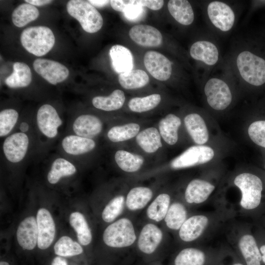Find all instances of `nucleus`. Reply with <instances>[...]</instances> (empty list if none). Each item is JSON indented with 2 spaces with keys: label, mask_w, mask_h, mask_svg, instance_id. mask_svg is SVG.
<instances>
[{
  "label": "nucleus",
  "mask_w": 265,
  "mask_h": 265,
  "mask_svg": "<svg viewBox=\"0 0 265 265\" xmlns=\"http://www.w3.org/2000/svg\"><path fill=\"white\" fill-rule=\"evenodd\" d=\"M228 73L241 82L255 86L265 83V59L242 45L230 57Z\"/></svg>",
  "instance_id": "nucleus-1"
},
{
  "label": "nucleus",
  "mask_w": 265,
  "mask_h": 265,
  "mask_svg": "<svg viewBox=\"0 0 265 265\" xmlns=\"http://www.w3.org/2000/svg\"><path fill=\"white\" fill-rule=\"evenodd\" d=\"M21 42L29 53L37 56L47 54L53 48L55 37L52 30L45 26H34L24 29Z\"/></svg>",
  "instance_id": "nucleus-2"
},
{
  "label": "nucleus",
  "mask_w": 265,
  "mask_h": 265,
  "mask_svg": "<svg viewBox=\"0 0 265 265\" xmlns=\"http://www.w3.org/2000/svg\"><path fill=\"white\" fill-rule=\"evenodd\" d=\"M205 13L209 24L219 33L229 32L235 25L236 12L227 2L221 0L211 1L206 6Z\"/></svg>",
  "instance_id": "nucleus-3"
},
{
  "label": "nucleus",
  "mask_w": 265,
  "mask_h": 265,
  "mask_svg": "<svg viewBox=\"0 0 265 265\" xmlns=\"http://www.w3.org/2000/svg\"><path fill=\"white\" fill-rule=\"evenodd\" d=\"M68 14L77 20L83 29L93 33L98 31L103 25V19L96 8L88 1L71 0L67 4Z\"/></svg>",
  "instance_id": "nucleus-4"
},
{
  "label": "nucleus",
  "mask_w": 265,
  "mask_h": 265,
  "mask_svg": "<svg viewBox=\"0 0 265 265\" xmlns=\"http://www.w3.org/2000/svg\"><path fill=\"white\" fill-rule=\"evenodd\" d=\"M224 76L210 77L204 86V92L208 105L213 109L221 111L227 108L233 100L229 83Z\"/></svg>",
  "instance_id": "nucleus-5"
},
{
  "label": "nucleus",
  "mask_w": 265,
  "mask_h": 265,
  "mask_svg": "<svg viewBox=\"0 0 265 265\" xmlns=\"http://www.w3.org/2000/svg\"><path fill=\"white\" fill-rule=\"evenodd\" d=\"M136 238L132 223L129 218L125 217L109 225L103 235L104 243L113 248L129 247L133 244Z\"/></svg>",
  "instance_id": "nucleus-6"
},
{
  "label": "nucleus",
  "mask_w": 265,
  "mask_h": 265,
  "mask_svg": "<svg viewBox=\"0 0 265 265\" xmlns=\"http://www.w3.org/2000/svg\"><path fill=\"white\" fill-rule=\"evenodd\" d=\"M234 184L241 191L240 204L243 208L252 210L260 205L263 183L258 176L249 173H242L235 178Z\"/></svg>",
  "instance_id": "nucleus-7"
},
{
  "label": "nucleus",
  "mask_w": 265,
  "mask_h": 265,
  "mask_svg": "<svg viewBox=\"0 0 265 265\" xmlns=\"http://www.w3.org/2000/svg\"><path fill=\"white\" fill-rule=\"evenodd\" d=\"M34 121L38 132L48 140H53L58 137L64 123L57 110L48 104L38 108Z\"/></svg>",
  "instance_id": "nucleus-8"
},
{
  "label": "nucleus",
  "mask_w": 265,
  "mask_h": 265,
  "mask_svg": "<svg viewBox=\"0 0 265 265\" xmlns=\"http://www.w3.org/2000/svg\"><path fill=\"white\" fill-rule=\"evenodd\" d=\"M29 136L18 131L4 138L2 151L6 160L12 164H18L26 159L31 146Z\"/></svg>",
  "instance_id": "nucleus-9"
},
{
  "label": "nucleus",
  "mask_w": 265,
  "mask_h": 265,
  "mask_svg": "<svg viewBox=\"0 0 265 265\" xmlns=\"http://www.w3.org/2000/svg\"><path fill=\"white\" fill-rule=\"evenodd\" d=\"M189 54L206 70H211L215 67L221 58L220 50L215 41L205 37L195 41L191 45Z\"/></svg>",
  "instance_id": "nucleus-10"
},
{
  "label": "nucleus",
  "mask_w": 265,
  "mask_h": 265,
  "mask_svg": "<svg viewBox=\"0 0 265 265\" xmlns=\"http://www.w3.org/2000/svg\"><path fill=\"white\" fill-rule=\"evenodd\" d=\"M214 156L212 148L204 145L191 146L170 163L172 168L179 169L202 164L211 160Z\"/></svg>",
  "instance_id": "nucleus-11"
},
{
  "label": "nucleus",
  "mask_w": 265,
  "mask_h": 265,
  "mask_svg": "<svg viewBox=\"0 0 265 265\" xmlns=\"http://www.w3.org/2000/svg\"><path fill=\"white\" fill-rule=\"evenodd\" d=\"M33 66L38 74L53 85L63 82L69 75L66 66L54 60L37 58L34 60Z\"/></svg>",
  "instance_id": "nucleus-12"
},
{
  "label": "nucleus",
  "mask_w": 265,
  "mask_h": 265,
  "mask_svg": "<svg viewBox=\"0 0 265 265\" xmlns=\"http://www.w3.org/2000/svg\"><path fill=\"white\" fill-rule=\"evenodd\" d=\"M144 63L149 73L158 80H167L172 75V63L161 53L153 51L146 52Z\"/></svg>",
  "instance_id": "nucleus-13"
},
{
  "label": "nucleus",
  "mask_w": 265,
  "mask_h": 265,
  "mask_svg": "<svg viewBox=\"0 0 265 265\" xmlns=\"http://www.w3.org/2000/svg\"><path fill=\"white\" fill-rule=\"evenodd\" d=\"M103 127L101 120L97 116L90 114H80L73 120L71 133L93 139L101 133Z\"/></svg>",
  "instance_id": "nucleus-14"
},
{
  "label": "nucleus",
  "mask_w": 265,
  "mask_h": 265,
  "mask_svg": "<svg viewBox=\"0 0 265 265\" xmlns=\"http://www.w3.org/2000/svg\"><path fill=\"white\" fill-rule=\"evenodd\" d=\"M96 143L93 139L72 133L65 135L61 140L60 147L63 153L72 157H80L92 151Z\"/></svg>",
  "instance_id": "nucleus-15"
},
{
  "label": "nucleus",
  "mask_w": 265,
  "mask_h": 265,
  "mask_svg": "<svg viewBox=\"0 0 265 265\" xmlns=\"http://www.w3.org/2000/svg\"><path fill=\"white\" fill-rule=\"evenodd\" d=\"M36 220L38 237L37 245L42 250L48 248L52 243L55 234V226L50 212L41 208L37 212Z\"/></svg>",
  "instance_id": "nucleus-16"
},
{
  "label": "nucleus",
  "mask_w": 265,
  "mask_h": 265,
  "mask_svg": "<svg viewBox=\"0 0 265 265\" xmlns=\"http://www.w3.org/2000/svg\"><path fill=\"white\" fill-rule=\"evenodd\" d=\"M129 34L134 42L143 47H158L162 42V36L160 31L149 25H135L131 28Z\"/></svg>",
  "instance_id": "nucleus-17"
},
{
  "label": "nucleus",
  "mask_w": 265,
  "mask_h": 265,
  "mask_svg": "<svg viewBox=\"0 0 265 265\" xmlns=\"http://www.w3.org/2000/svg\"><path fill=\"white\" fill-rule=\"evenodd\" d=\"M17 239L23 249H33L38 242V231L36 219L28 216L21 222L16 232Z\"/></svg>",
  "instance_id": "nucleus-18"
},
{
  "label": "nucleus",
  "mask_w": 265,
  "mask_h": 265,
  "mask_svg": "<svg viewBox=\"0 0 265 265\" xmlns=\"http://www.w3.org/2000/svg\"><path fill=\"white\" fill-rule=\"evenodd\" d=\"M163 234L157 225L148 223L144 226L139 234L137 246L143 253L151 254L154 253L160 244Z\"/></svg>",
  "instance_id": "nucleus-19"
},
{
  "label": "nucleus",
  "mask_w": 265,
  "mask_h": 265,
  "mask_svg": "<svg viewBox=\"0 0 265 265\" xmlns=\"http://www.w3.org/2000/svg\"><path fill=\"white\" fill-rule=\"evenodd\" d=\"M186 129L193 141L198 145H204L209 140L208 130L202 117L198 113L187 114L184 119Z\"/></svg>",
  "instance_id": "nucleus-20"
},
{
  "label": "nucleus",
  "mask_w": 265,
  "mask_h": 265,
  "mask_svg": "<svg viewBox=\"0 0 265 265\" xmlns=\"http://www.w3.org/2000/svg\"><path fill=\"white\" fill-rule=\"evenodd\" d=\"M215 186L209 182L194 179L188 184L185 193L186 202L200 204L205 202L214 190Z\"/></svg>",
  "instance_id": "nucleus-21"
},
{
  "label": "nucleus",
  "mask_w": 265,
  "mask_h": 265,
  "mask_svg": "<svg viewBox=\"0 0 265 265\" xmlns=\"http://www.w3.org/2000/svg\"><path fill=\"white\" fill-rule=\"evenodd\" d=\"M208 223V218L202 215L192 216L186 219L179 229L181 239L186 242L193 241L199 238Z\"/></svg>",
  "instance_id": "nucleus-22"
},
{
  "label": "nucleus",
  "mask_w": 265,
  "mask_h": 265,
  "mask_svg": "<svg viewBox=\"0 0 265 265\" xmlns=\"http://www.w3.org/2000/svg\"><path fill=\"white\" fill-rule=\"evenodd\" d=\"M77 171L76 165L71 160L64 157H57L53 160L47 180L51 184H56L62 178L73 176Z\"/></svg>",
  "instance_id": "nucleus-23"
},
{
  "label": "nucleus",
  "mask_w": 265,
  "mask_h": 265,
  "mask_svg": "<svg viewBox=\"0 0 265 265\" xmlns=\"http://www.w3.org/2000/svg\"><path fill=\"white\" fill-rule=\"evenodd\" d=\"M109 55L113 70L119 74L129 72L133 68V56L125 47L115 45L109 50Z\"/></svg>",
  "instance_id": "nucleus-24"
},
{
  "label": "nucleus",
  "mask_w": 265,
  "mask_h": 265,
  "mask_svg": "<svg viewBox=\"0 0 265 265\" xmlns=\"http://www.w3.org/2000/svg\"><path fill=\"white\" fill-rule=\"evenodd\" d=\"M167 7L172 17L181 25L189 26L194 22V12L191 4L188 0H169Z\"/></svg>",
  "instance_id": "nucleus-25"
},
{
  "label": "nucleus",
  "mask_w": 265,
  "mask_h": 265,
  "mask_svg": "<svg viewBox=\"0 0 265 265\" xmlns=\"http://www.w3.org/2000/svg\"><path fill=\"white\" fill-rule=\"evenodd\" d=\"M181 125V119L174 114H169L160 120L159 124V133L166 143L173 145L177 143L178 131Z\"/></svg>",
  "instance_id": "nucleus-26"
},
{
  "label": "nucleus",
  "mask_w": 265,
  "mask_h": 265,
  "mask_svg": "<svg viewBox=\"0 0 265 265\" xmlns=\"http://www.w3.org/2000/svg\"><path fill=\"white\" fill-rule=\"evenodd\" d=\"M13 72L5 80L6 85L11 88L26 87L32 80V74L28 66L23 62H16Z\"/></svg>",
  "instance_id": "nucleus-27"
},
{
  "label": "nucleus",
  "mask_w": 265,
  "mask_h": 265,
  "mask_svg": "<svg viewBox=\"0 0 265 265\" xmlns=\"http://www.w3.org/2000/svg\"><path fill=\"white\" fill-rule=\"evenodd\" d=\"M153 197L152 190L147 187L137 186L128 193L125 205L131 211H137L144 208Z\"/></svg>",
  "instance_id": "nucleus-28"
},
{
  "label": "nucleus",
  "mask_w": 265,
  "mask_h": 265,
  "mask_svg": "<svg viewBox=\"0 0 265 265\" xmlns=\"http://www.w3.org/2000/svg\"><path fill=\"white\" fill-rule=\"evenodd\" d=\"M125 101V96L124 92L120 89H116L108 96H99L94 97L92 103L97 109L111 111L121 108Z\"/></svg>",
  "instance_id": "nucleus-29"
},
{
  "label": "nucleus",
  "mask_w": 265,
  "mask_h": 265,
  "mask_svg": "<svg viewBox=\"0 0 265 265\" xmlns=\"http://www.w3.org/2000/svg\"><path fill=\"white\" fill-rule=\"evenodd\" d=\"M160 136L156 128L150 127L138 133L136 136V141L145 152L153 153L162 147Z\"/></svg>",
  "instance_id": "nucleus-30"
},
{
  "label": "nucleus",
  "mask_w": 265,
  "mask_h": 265,
  "mask_svg": "<svg viewBox=\"0 0 265 265\" xmlns=\"http://www.w3.org/2000/svg\"><path fill=\"white\" fill-rule=\"evenodd\" d=\"M239 247L247 265H261L262 255L252 236H242L239 241Z\"/></svg>",
  "instance_id": "nucleus-31"
},
{
  "label": "nucleus",
  "mask_w": 265,
  "mask_h": 265,
  "mask_svg": "<svg viewBox=\"0 0 265 265\" xmlns=\"http://www.w3.org/2000/svg\"><path fill=\"white\" fill-rule=\"evenodd\" d=\"M69 222L76 232L79 243L82 245H88L92 240V236L83 215L78 212H72L69 217Z\"/></svg>",
  "instance_id": "nucleus-32"
},
{
  "label": "nucleus",
  "mask_w": 265,
  "mask_h": 265,
  "mask_svg": "<svg viewBox=\"0 0 265 265\" xmlns=\"http://www.w3.org/2000/svg\"><path fill=\"white\" fill-rule=\"evenodd\" d=\"M118 81L124 88L134 89L147 85L149 81V78L143 70L136 69L119 74Z\"/></svg>",
  "instance_id": "nucleus-33"
},
{
  "label": "nucleus",
  "mask_w": 265,
  "mask_h": 265,
  "mask_svg": "<svg viewBox=\"0 0 265 265\" xmlns=\"http://www.w3.org/2000/svg\"><path fill=\"white\" fill-rule=\"evenodd\" d=\"M114 158L119 168L126 172L137 171L144 162L141 156L123 150L116 151Z\"/></svg>",
  "instance_id": "nucleus-34"
},
{
  "label": "nucleus",
  "mask_w": 265,
  "mask_h": 265,
  "mask_svg": "<svg viewBox=\"0 0 265 265\" xmlns=\"http://www.w3.org/2000/svg\"><path fill=\"white\" fill-rule=\"evenodd\" d=\"M39 15V12L35 6L28 3H24L14 10L12 20L15 26L22 27L35 20Z\"/></svg>",
  "instance_id": "nucleus-35"
},
{
  "label": "nucleus",
  "mask_w": 265,
  "mask_h": 265,
  "mask_svg": "<svg viewBox=\"0 0 265 265\" xmlns=\"http://www.w3.org/2000/svg\"><path fill=\"white\" fill-rule=\"evenodd\" d=\"M170 197L166 193H161L152 201L148 207L146 214L148 217L156 222L164 219L170 207Z\"/></svg>",
  "instance_id": "nucleus-36"
},
{
  "label": "nucleus",
  "mask_w": 265,
  "mask_h": 265,
  "mask_svg": "<svg viewBox=\"0 0 265 265\" xmlns=\"http://www.w3.org/2000/svg\"><path fill=\"white\" fill-rule=\"evenodd\" d=\"M139 130V125L134 123L126 124L122 126H115L108 131L107 136L111 142H122L136 136Z\"/></svg>",
  "instance_id": "nucleus-37"
},
{
  "label": "nucleus",
  "mask_w": 265,
  "mask_h": 265,
  "mask_svg": "<svg viewBox=\"0 0 265 265\" xmlns=\"http://www.w3.org/2000/svg\"><path fill=\"white\" fill-rule=\"evenodd\" d=\"M186 216L185 207L180 203L175 202L170 206L164 219L168 228L178 230L186 220Z\"/></svg>",
  "instance_id": "nucleus-38"
},
{
  "label": "nucleus",
  "mask_w": 265,
  "mask_h": 265,
  "mask_svg": "<svg viewBox=\"0 0 265 265\" xmlns=\"http://www.w3.org/2000/svg\"><path fill=\"white\" fill-rule=\"evenodd\" d=\"M112 8L124 13L125 17L130 20H134L138 18L143 12V6L138 0H110Z\"/></svg>",
  "instance_id": "nucleus-39"
},
{
  "label": "nucleus",
  "mask_w": 265,
  "mask_h": 265,
  "mask_svg": "<svg viewBox=\"0 0 265 265\" xmlns=\"http://www.w3.org/2000/svg\"><path fill=\"white\" fill-rule=\"evenodd\" d=\"M18 112L14 108H5L0 112V137L5 138L13 132L19 121Z\"/></svg>",
  "instance_id": "nucleus-40"
},
{
  "label": "nucleus",
  "mask_w": 265,
  "mask_h": 265,
  "mask_svg": "<svg viewBox=\"0 0 265 265\" xmlns=\"http://www.w3.org/2000/svg\"><path fill=\"white\" fill-rule=\"evenodd\" d=\"M54 251L60 257H71L83 252L81 245L68 236H62L55 243Z\"/></svg>",
  "instance_id": "nucleus-41"
},
{
  "label": "nucleus",
  "mask_w": 265,
  "mask_h": 265,
  "mask_svg": "<svg viewBox=\"0 0 265 265\" xmlns=\"http://www.w3.org/2000/svg\"><path fill=\"white\" fill-rule=\"evenodd\" d=\"M160 101L161 96L159 94H153L144 97L131 99L128 103V106L133 112H146L156 107Z\"/></svg>",
  "instance_id": "nucleus-42"
},
{
  "label": "nucleus",
  "mask_w": 265,
  "mask_h": 265,
  "mask_svg": "<svg viewBox=\"0 0 265 265\" xmlns=\"http://www.w3.org/2000/svg\"><path fill=\"white\" fill-rule=\"evenodd\" d=\"M205 256L201 250L194 248L183 249L176 256L175 265H203Z\"/></svg>",
  "instance_id": "nucleus-43"
},
{
  "label": "nucleus",
  "mask_w": 265,
  "mask_h": 265,
  "mask_svg": "<svg viewBox=\"0 0 265 265\" xmlns=\"http://www.w3.org/2000/svg\"><path fill=\"white\" fill-rule=\"evenodd\" d=\"M125 200L123 195H118L112 198L103 211L102 217L103 220L110 223L119 216L124 210Z\"/></svg>",
  "instance_id": "nucleus-44"
},
{
  "label": "nucleus",
  "mask_w": 265,
  "mask_h": 265,
  "mask_svg": "<svg viewBox=\"0 0 265 265\" xmlns=\"http://www.w3.org/2000/svg\"><path fill=\"white\" fill-rule=\"evenodd\" d=\"M248 134L254 143L265 148V120L252 123L248 127Z\"/></svg>",
  "instance_id": "nucleus-45"
},
{
  "label": "nucleus",
  "mask_w": 265,
  "mask_h": 265,
  "mask_svg": "<svg viewBox=\"0 0 265 265\" xmlns=\"http://www.w3.org/2000/svg\"><path fill=\"white\" fill-rule=\"evenodd\" d=\"M139 3L143 7H147L153 10H158L162 7L164 1L162 0H139Z\"/></svg>",
  "instance_id": "nucleus-46"
},
{
  "label": "nucleus",
  "mask_w": 265,
  "mask_h": 265,
  "mask_svg": "<svg viewBox=\"0 0 265 265\" xmlns=\"http://www.w3.org/2000/svg\"><path fill=\"white\" fill-rule=\"evenodd\" d=\"M26 3H29L34 6H43L52 2L50 0H26Z\"/></svg>",
  "instance_id": "nucleus-47"
},
{
  "label": "nucleus",
  "mask_w": 265,
  "mask_h": 265,
  "mask_svg": "<svg viewBox=\"0 0 265 265\" xmlns=\"http://www.w3.org/2000/svg\"><path fill=\"white\" fill-rule=\"evenodd\" d=\"M88 2L93 6L100 8L106 5L110 0H89Z\"/></svg>",
  "instance_id": "nucleus-48"
},
{
  "label": "nucleus",
  "mask_w": 265,
  "mask_h": 265,
  "mask_svg": "<svg viewBox=\"0 0 265 265\" xmlns=\"http://www.w3.org/2000/svg\"><path fill=\"white\" fill-rule=\"evenodd\" d=\"M51 265H67V262L62 257L57 256L53 259Z\"/></svg>",
  "instance_id": "nucleus-49"
},
{
  "label": "nucleus",
  "mask_w": 265,
  "mask_h": 265,
  "mask_svg": "<svg viewBox=\"0 0 265 265\" xmlns=\"http://www.w3.org/2000/svg\"><path fill=\"white\" fill-rule=\"evenodd\" d=\"M260 252L262 255V260L265 264V245H263L261 247Z\"/></svg>",
  "instance_id": "nucleus-50"
},
{
  "label": "nucleus",
  "mask_w": 265,
  "mask_h": 265,
  "mask_svg": "<svg viewBox=\"0 0 265 265\" xmlns=\"http://www.w3.org/2000/svg\"><path fill=\"white\" fill-rule=\"evenodd\" d=\"M0 265H10L8 263L5 261H1L0 262Z\"/></svg>",
  "instance_id": "nucleus-51"
},
{
  "label": "nucleus",
  "mask_w": 265,
  "mask_h": 265,
  "mask_svg": "<svg viewBox=\"0 0 265 265\" xmlns=\"http://www.w3.org/2000/svg\"><path fill=\"white\" fill-rule=\"evenodd\" d=\"M242 265V264H240L238 263V264H234V265Z\"/></svg>",
  "instance_id": "nucleus-52"
}]
</instances>
